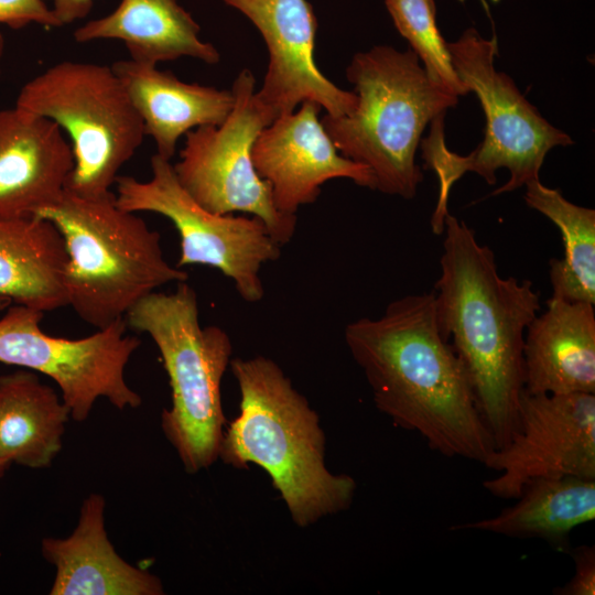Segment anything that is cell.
<instances>
[{
	"mask_svg": "<svg viewBox=\"0 0 595 595\" xmlns=\"http://www.w3.org/2000/svg\"><path fill=\"white\" fill-rule=\"evenodd\" d=\"M106 501L89 494L74 531L66 538H44L43 558L54 566L51 595H162L161 580L125 561L105 527Z\"/></svg>",
	"mask_w": 595,
	"mask_h": 595,
	"instance_id": "16",
	"label": "cell"
},
{
	"mask_svg": "<svg viewBox=\"0 0 595 595\" xmlns=\"http://www.w3.org/2000/svg\"><path fill=\"white\" fill-rule=\"evenodd\" d=\"M10 464V462L0 457V477L4 474Z\"/></svg>",
	"mask_w": 595,
	"mask_h": 595,
	"instance_id": "29",
	"label": "cell"
},
{
	"mask_svg": "<svg viewBox=\"0 0 595 595\" xmlns=\"http://www.w3.org/2000/svg\"><path fill=\"white\" fill-rule=\"evenodd\" d=\"M201 28L178 0H121L109 14L74 32L76 42L121 41L130 60L148 65L192 57L206 64L220 60L217 48L199 37Z\"/></svg>",
	"mask_w": 595,
	"mask_h": 595,
	"instance_id": "19",
	"label": "cell"
},
{
	"mask_svg": "<svg viewBox=\"0 0 595 595\" xmlns=\"http://www.w3.org/2000/svg\"><path fill=\"white\" fill-rule=\"evenodd\" d=\"M517 502L498 515L451 527L566 547L576 527L595 519V478L541 477L528 482Z\"/></svg>",
	"mask_w": 595,
	"mask_h": 595,
	"instance_id": "22",
	"label": "cell"
},
{
	"mask_svg": "<svg viewBox=\"0 0 595 595\" xmlns=\"http://www.w3.org/2000/svg\"><path fill=\"white\" fill-rule=\"evenodd\" d=\"M32 23L62 26L45 0H0V24L19 30Z\"/></svg>",
	"mask_w": 595,
	"mask_h": 595,
	"instance_id": "25",
	"label": "cell"
},
{
	"mask_svg": "<svg viewBox=\"0 0 595 595\" xmlns=\"http://www.w3.org/2000/svg\"><path fill=\"white\" fill-rule=\"evenodd\" d=\"M524 391L595 393V310L550 298L524 334Z\"/></svg>",
	"mask_w": 595,
	"mask_h": 595,
	"instance_id": "17",
	"label": "cell"
},
{
	"mask_svg": "<svg viewBox=\"0 0 595 595\" xmlns=\"http://www.w3.org/2000/svg\"><path fill=\"white\" fill-rule=\"evenodd\" d=\"M527 205L561 231L564 255L550 260L552 298L595 304V210L571 203L539 178L528 182Z\"/></svg>",
	"mask_w": 595,
	"mask_h": 595,
	"instance_id": "23",
	"label": "cell"
},
{
	"mask_svg": "<svg viewBox=\"0 0 595 595\" xmlns=\"http://www.w3.org/2000/svg\"><path fill=\"white\" fill-rule=\"evenodd\" d=\"M356 108L325 115L321 123L345 158L367 166L385 194L415 196L423 181L415 152L426 125L455 106L458 97L428 76L411 50L375 46L354 55L346 69Z\"/></svg>",
	"mask_w": 595,
	"mask_h": 595,
	"instance_id": "4",
	"label": "cell"
},
{
	"mask_svg": "<svg viewBox=\"0 0 595 595\" xmlns=\"http://www.w3.org/2000/svg\"><path fill=\"white\" fill-rule=\"evenodd\" d=\"M447 47L457 76L468 93H475L479 99L486 129L484 140L467 155L447 149L444 115L431 121L430 134L421 140L425 167L435 172L440 185L431 218L435 235L444 232L450 191L466 172H474L493 185L497 170L505 167L510 178L491 195L513 192L539 178L544 158L552 148L573 144L567 133L540 115L507 74L496 71L495 37L486 40L475 29H467L458 40L447 43Z\"/></svg>",
	"mask_w": 595,
	"mask_h": 595,
	"instance_id": "6",
	"label": "cell"
},
{
	"mask_svg": "<svg viewBox=\"0 0 595 595\" xmlns=\"http://www.w3.org/2000/svg\"><path fill=\"white\" fill-rule=\"evenodd\" d=\"M43 312L9 306L0 318V363L41 372L58 386L71 418L85 421L99 398L119 410L142 400L130 388L125 369L141 342L126 333L125 320L76 339L55 337L41 328Z\"/></svg>",
	"mask_w": 595,
	"mask_h": 595,
	"instance_id": "11",
	"label": "cell"
},
{
	"mask_svg": "<svg viewBox=\"0 0 595 595\" xmlns=\"http://www.w3.org/2000/svg\"><path fill=\"white\" fill-rule=\"evenodd\" d=\"M15 106L52 120L69 137L74 166L66 190L82 197L111 194L145 137L121 80L107 65L56 63L22 86Z\"/></svg>",
	"mask_w": 595,
	"mask_h": 595,
	"instance_id": "8",
	"label": "cell"
},
{
	"mask_svg": "<svg viewBox=\"0 0 595 595\" xmlns=\"http://www.w3.org/2000/svg\"><path fill=\"white\" fill-rule=\"evenodd\" d=\"M231 93L232 109L220 125L201 126L185 134L180 161L173 165L176 177L206 209L256 216L284 246L295 232L296 215L277 209L271 186L257 173L251 154L256 138L275 117L257 98L249 69L237 75Z\"/></svg>",
	"mask_w": 595,
	"mask_h": 595,
	"instance_id": "9",
	"label": "cell"
},
{
	"mask_svg": "<svg viewBox=\"0 0 595 595\" xmlns=\"http://www.w3.org/2000/svg\"><path fill=\"white\" fill-rule=\"evenodd\" d=\"M125 322L147 333L162 357L172 399L161 415L164 435L187 473L208 468L219 457L224 439L220 382L232 353L228 334L216 325H201L197 295L186 281L172 293H150Z\"/></svg>",
	"mask_w": 595,
	"mask_h": 595,
	"instance_id": "7",
	"label": "cell"
},
{
	"mask_svg": "<svg viewBox=\"0 0 595 595\" xmlns=\"http://www.w3.org/2000/svg\"><path fill=\"white\" fill-rule=\"evenodd\" d=\"M399 33L423 62L433 83L454 96L468 94L457 76L447 42L436 26L434 0H385Z\"/></svg>",
	"mask_w": 595,
	"mask_h": 595,
	"instance_id": "24",
	"label": "cell"
},
{
	"mask_svg": "<svg viewBox=\"0 0 595 595\" xmlns=\"http://www.w3.org/2000/svg\"><path fill=\"white\" fill-rule=\"evenodd\" d=\"M115 186L120 208L156 213L173 223L180 235L177 268H215L232 280L244 301L255 303L263 299L261 268L280 258L282 246L260 218L206 209L181 185L173 164L158 154L151 158L148 181L118 176Z\"/></svg>",
	"mask_w": 595,
	"mask_h": 595,
	"instance_id": "10",
	"label": "cell"
},
{
	"mask_svg": "<svg viewBox=\"0 0 595 595\" xmlns=\"http://www.w3.org/2000/svg\"><path fill=\"white\" fill-rule=\"evenodd\" d=\"M12 304V301L8 298L0 295V311L8 309Z\"/></svg>",
	"mask_w": 595,
	"mask_h": 595,
	"instance_id": "28",
	"label": "cell"
},
{
	"mask_svg": "<svg viewBox=\"0 0 595 595\" xmlns=\"http://www.w3.org/2000/svg\"><path fill=\"white\" fill-rule=\"evenodd\" d=\"M4 37L3 35L0 33V73H1V62H2V58H3V54H4Z\"/></svg>",
	"mask_w": 595,
	"mask_h": 595,
	"instance_id": "30",
	"label": "cell"
},
{
	"mask_svg": "<svg viewBox=\"0 0 595 595\" xmlns=\"http://www.w3.org/2000/svg\"><path fill=\"white\" fill-rule=\"evenodd\" d=\"M321 109L315 101H303L263 128L252 145L255 169L283 214L296 215L301 206L315 202L321 186L333 178L375 190L372 172L336 149L318 119Z\"/></svg>",
	"mask_w": 595,
	"mask_h": 595,
	"instance_id": "14",
	"label": "cell"
},
{
	"mask_svg": "<svg viewBox=\"0 0 595 595\" xmlns=\"http://www.w3.org/2000/svg\"><path fill=\"white\" fill-rule=\"evenodd\" d=\"M575 572L562 587L554 589L556 595H595V548L580 545L572 552Z\"/></svg>",
	"mask_w": 595,
	"mask_h": 595,
	"instance_id": "26",
	"label": "cell"
},
{
	"mask_svg": "<svg viewBox=\"0 0 595 595\" xmlns=\"http://www.w3.org/2000/svg\"><path fill=\"white\" fill-rule=\"evenodd\" d=\"M67 252L60 231L40 217L0 218V295L43 313L67 306Z\"/></svg>",
	"mask_w": 595,
	"mask_h": 595,
	"instance_id": "20",
	"label": "cell"
},
{
	"mask_svg": "<svg viewBox=\"0 0 595 595\" xmlns=\"http://www.w3.org/2000/svg\"><path fill=\"white\" fill-rule=\"evenodd\" d=\"M444 234L433 290L439 326L467 371L495 450L501 448L519 426L524 334L540 311V292L530 280L502 278L494 251L450 213Z\"/></svg>",
	"mask_w": 595,
	"mask_h": 595,
	"instance_id": "2",
	"label": "cell"
},
{
	"mask_svg": "<svg viewBox=\"0 0 595 595\" xmlns=\"http://www.w3.org/2000/svg\"><path fill=\"white\" fill-rule=\"evenodd\" d=\"M71 411L32 371L0 376V457L46 468L62 450Z\"/></svg>",
	"mask_w": 595,
	"mask_h": 595,
	"instance_id": "21",
	"label": "cell"
},
{
	"mask_svg": "<svg viewBox=\"0 0 595 595\" xmlns=\"http://www.w3.org/2000/svg\"><path fill=\"white\" fill-rule=\"evenodd\" d=\"M345 342L394 425L419 433L446 457L479 463L495 450L467 371L439 326L435 292L389 303L378 318L345 328Z\"/></svg>",
	"mask_w": 595,
	"mask_h": 595,
	"instance_id": "1",
	"label": "cell"
},
{
	"mask_svg": "<svg viewBox=\"0 0 595 595\" xmlns=\"http://www.w3.org/2000/svg\"><path fill=\"white\" fill-rule=\"evenodd\" d=\"M71 143L52 120L18 106L0 110V218L35 216L65 191Z\"/></svg>",
	"mask_w": 595,
	"mask_h": 595,
	"instance_id": "15",
	"label": "cell"
},
{
	"mask_svg": "<svg viewBox=\"0 0 595 595\" xmlns=\"http://www.w3.org/2000/svg\"><path fill=\"white\" fill-rule=\"evenodd\" d=\"M35 217L51 221L63 238L67 306L97 329L125 320L162 285L188 278L165 260L160 234L120 208L115 193L90 198L65 188Z\"/></svg>",
	"mask_w": 595,
	"mask_h": 595,
	"instance_id": "5",
	"label": "cell"
},
{
	"mask_svg": "<svg viewBox=\"0 0 595 595\" xmlns=\"http://www.w3.org/2000/svg\"><path fill=\"white\" fill-rule=\"evenodd\" d=\"M229 365L240 391V412L224 433V463L236 468L253 463L264 469L300 527L347 509L356 483L326 468L318 416L282 369L263 356L235 358Z\"/></svg>",
	"mask_w": 595,
	"mask_h": 595,
	"instance_id": "3",
	"label": "cell"
},
{
	"mask_svg": "<svg viewBox=\"0 0 595 595\" xmlns=\"http://www.w3.org/2000/svg\"><path fill=\"white\" fill-rule=\"evenodd\" d=\"M483 465L499 473L483 487L501 499H517L536 478H595V393L533 394L523 389L518 430Z\"/></svg>",
	"mask_w": 595,
	"mask_h": 595,
	"instance_id": "12",
	"label": "cell"
},
{
	"mask_svg": "<svg viewBox=\"0 0 595 595\" xmlns=\"http://www.w3.org/2000/svg\"><path fill=\"white\" fill-rule=\"evenodd\" d=\"M161 158L171 161L183 134L207 125H220L234 106L231 90L191 84L156 65L132 60L111 65Z\"/></svg>",
	"mask_w": 595,
	"mask_h": 595,
	"instance_id": "18",
	"label": "cell"
},
{
	"mask_svg": "<svg viewBox=\"0 0 595 595\" xmlns=\"http://www.w3.org/2000/svg\"><path fill=\"white\" fill-rule=\"evenodd\" d=\"M60 21L61 25L71 24L86 18L94 4V0H45Z\"/></svg>",
	"mask_w": 595,
	"mask_h": 595,
	"instance_id": "27",
	"label": "cell"
},
{
	"mask_svg": "<svg viewBox=\"0 0 595 595\" xmlns=\"http://www.w3.org/2000/svg\"><path fill=\"white\" fill-rule=\"evenodd\" d=\"M245 14L261 33L269 63L257 98L275 117L294 111L305 100L339 117L357 105L317 68L314 60L317 20L306 0H223Z\"/></svg>",
	"mask_w": 595,
	"mask_h": 595,
	"instance_id": "13",
	"label": "cell"
}]
</instances>
